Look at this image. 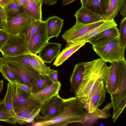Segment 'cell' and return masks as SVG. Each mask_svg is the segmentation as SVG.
<instances>
[{
	"label": "cell",
	"instance_id": "836d02e7",
	"mask_svg": "<svg viewBox=\"0 0 126 126\" xmlns=\"http://www.w3.org/2000/svg\"><path fill=\"white\" fill-rule=\"evenodd\" d=\"M42 107V105L40 103L35 106L26 117L24 121V124L34 123L35 117L41 112Z\"/></svg>",
	"mask_w": 126,
	"mask_h": 126
},
{
	"label": "cell",
	"instance_id": "8d00e7d4",
	"mask_svg": "<svg viewBox=\"0 0 126 126\" xmlns=\"http://www.w3.org/2000/svg\"><path fill=\"white\" fill-rule=\"evenodd\" d=\"M10 34L2 29L0 30V51L4 45L10 37Z\"/></svg>",
	"mask_w": 126,
	"mask_h": 126
},
{
	"label": "cell",
	"instance_id": "7bdbcfd3",
	"mask_svg": "<svg viewBox=\"0 0 126 126\" xmlns=\"http://www.w3.org/2000/svg\"><path fill=\"white\" fill-rule=\"evenodd\" d=\"M82 4V5L88 8L91 5V0H80Z\"/></svg>",
	"mask_w": 126,
	"mask_h": 126
},
{
	"label": "cell",
	"instance_id": "30bf717a",
	"mask_svg": "<svg viewBox=\"0 0 126 126\" xmlns=\"http://www.w3.org/2000/svg\"><path fill=\"white\" fill-rule=\"evenodd\" d=\"M61 86L59 81L53 83L43 90L31 93L29 98L43 105L53 97L59 95Z\"/></svg>",
	"mask_w": 126,
	"mask_h": 126
},
{
	"label": "cell",
	"instance_id": "f546056e",
	"mask_svg": "<svg viewBox=\"0 0 126 126\" xmlns=\"http://www.w3.org/2000/svg\"><path fill=\"white\" fill-rule=\"evenodd\" d=\"M7 17V20L22 12L23 9L16 2L13 0L3 8Z\"/></svg>",
	"mask_w": 126,
	"mask_h": 126
},
{
	"label": "cell",
	"instance_id": "f35d334b",
	"mask_svg": "<svg viewBox=\"0 0 126 126\" xmlns=\"http://www.w3.org/2000/svg\"><path fill=\"white\" fill-rule=\"evenodd\" d=\"M119 11L124 17L126 16V0H121V6Z\"/></svg>",
	"mask_w": 126,
	"mask_h": 126
},
{
	"label": "cell",
	"instance_id": "f5cc1de1",
	"mask_svg": "<svg viewBox=\"0 0 126 126\" xmlns=\"http://www.w3.org/2000/svg\"><path fill=\"white\" fill-rule=\"evenodd\" d=\"M3 102V99H0V105Z\"/></svg>",
	"mask_w": 126,
	"mask_h": 126
},
{
	"label": "cell",
	"instance_id": "603a6c76",
	"mask_svg": "<svg viewBox=\"0 0 126 126\" xmlns=\"http://www.w3.org/2000/svg\"><path fill=\"white\" fill-rule=\"evenodd\" d=\"M42 2H37L33 0H26L24 10L35 20L42 21Z\"/></svg>",
	"mask_w": 126,
	"mask_h": 126
},
{
	"label": "cell",
	"instance_id": "ffe728a7",
	"mask_svg": "<svg viewBox=\"0 0 126 126\" xmlns=\"http://www.w3.org/2000/svg\"><path fill=\"white\" fill-rule=\"evenodd\" d=\"M11 92L14 109L32 100L29 98L30 94L22 89L18 84H11Z\"/></svg>",
	"mask_w": 126,
	"mask_h": 126
},
{
	"label": "cell",
	"instance_id": "1f68e13d",
	"mask_svg": "<svg viewBox=\"0 0 126 126\" xmlns=\"http://www.w3.org/2000/svg\"><path fill=\"white\" fill-rule=\"evenodd\" d=\"M3 100L7 109L12 116L16 119V115L14 111L13 103L11 92V84L9 82L7 84L6 93Z\"/></svg>",
	"mask_w": 126,
	"mask_h": 126
},
{
	"label": "cell",
	"instance_id": "ab89813d",
	"mask_svg": "<svg viewBox=\"0 0 126 126\" xmlns=\"http://www.w3.org/2000/svg\"><path fill=\"white\" fill-rule=\"evenodd\" d=\"M18 85L21 88L26 92L30 94L32 93L31 88L27 85L24 84H21Z\"/></svg>",
	"mask_w": 126,
	"mask_h": 126
},
{
	"label": "cell",
	"instance_id": "4dcf8cb0",
	"mask_svg": "<svg viewBox=\"0 0 126 126\" xmlns=\"http://www.w3.org/2000/svg\"><path fill=\"white\" fill-rule=\"evenodd\" d=\"M0 121L12 124L16 123L15 118L7 109L3 100L2 103L0 105Z\"/></svg>",
	"mask_w": 126,
	"mask_h": 126
},
{
	"label": "cell",
	"instance_id": "2e32d148",
	"mask_svg": "<svg viewBox=\"0 0 126 126\" xmlns=\"http://www.w3.org/2000/svg\"><path fill=\"white\" fill-rule=\"evenodd\" d=\"M63 22V19L56 16L50 17L45 21L47 35L49 39L58 37Z\"/></svg>",
	"mask_w": 126,
	"mask_h": 126
},
{
	"label": "cell",
	"instance_id": "6da1fadb",
	"mask_svg": "<svg viewBox=\"0 0 126 126\" xmlns=\"http://www.w3.org/2000/svg\"><path fill=\"white\" fill-rule=\"evenodd\" d=\"M76 97L63 98L58 113L52 117H45L38 114L33 126H66L69 124L79 123L84 124L89 119L87 113Z\"/></svg>",
	"mask_w": 126,
	"mask_h": 126
},
{
	"label": "cell",
	"instance_id": "f1b7e54d",
	"mask_svg": "<svg viewBox=\"0 0 126 126\" xmlns=\"http://www.w3.org/2000/svg\"><path fill=\"white\" fill-rule=\"evenodd\" d=\"M52 83L47 75L44 76L40 74L32 85V93L43 90Z\"/></svg>",
	"mask_w": 126,
	"mask_h": 126
},
{
	"label": "cell",
	"instance_id": "bcb514c9",
	"mask_svg": "<svg viewBox=\"0 0 126 126\" xmlns=\"http://www.w3.org/2000/svg\"><path fill=\"white\" fill-rule=\"evenodd\" d=\"M76 0H62V5L63 6L68 4Z\"/></svg>",
	"mask_w": 126,
	"mask_h": 126
},
{
	"label": "cell",
	"instance_id": "9a60e30c",
	"mask_svg": "<svg viewBox=\"0 0 126 126\" xmlns=\"http://www.w3.org/2000/svg\"><path fill=\"white\" fill-rule=\"evenodd\" d=\"M119 30L116 26L110 28L98 33L91 38L88 42L92 46L112 41L119 37Z\"/></svg>",
	"mask_w": 126,
	"mask_h": 126
},
{
	"label": "cell",
	"instance_id": "d6986e66",
	"mask_svg": "<svg viewBox=\"0 0 126 126\" xmlns=\"http://www.w3.org/2000/svg\"><path fill=\"white\" fill-rule=\"evenodd\" d=\"M63 100L58 95L42 105L41 112L43 116L49 117L56 115L59 112Z\"/></svg>",
	"mask_w": 126,
	"mask_h": 126
},
{
	"label": "cell",
	"instance_id": "7a4b0ae2",
	"mask_svg": "<svg viewBox=\"0 0 126 126\" xmlns=\"http://www.w3.org/2000/svg\"><path fill=\"white\" fill-rule=\"evenodd\" d=\"M83 63L84 68L82 82L75 94V97L87 109L97 81L103 79L105 86L107 84L110 66H108L106 63L101 58L83 62Z\"/></svg>",
	"mask_w": 126,
	"mask_h": 126
},
{
	"label": "cell",
	"instance_id": "e0dca14e",
	"mask_svg": "<svg viewBox=\"0 0 126 126\" xmlns=\"http://www.w3.org/2000/svg\"><path fill=\"white\" fill-rule=\"evenodd\" d=\"M117 24L114 19L111 20H105L100 25L92 29L84 35L71 43L88 42L91 38L98 33L107 29L114 26L117 27Z\"/></svg>",
	"mask_w": 126,
	"mask_h": 126
},
{
	"label": "cell",
	"instance_id": "ac0fdd59",
	"mask_svg": "<svg viewBox=\"0 0 126 126\" xmlns=\"http://www.w3.org/2000/svg\"><path fill=\"white\" fill-rule=\"evenodd\" d=\"M86 43H67L65 47L59 54L53 63L55 66L58 67L70 57Z\"/></svg>",
	"mask_w": 126,
	"mask_h": 126
},
{
	"label": "cell",
	"instance_id": "d6a6232c",
	"mask_svg": "<svg viewBox=\"0 0 126 126\" xmlns=\"http://www.w3.org/2000/svg\"><path fill=\"white\" fill-rule=\"evenodd\" d=\"M88 8L104 16L106 13V11L103 0H91V4Z\"/></svg>",
	"mask_w": 126,
	"mask_h": 126
},
{
	"label": "cell",
	"instance_id": "c3c4849f",
	"mask_svg": "<svg viewBox=\"0 0 126 126\" xmlns=\"http://www.w3.org/2000/svg\"><path fill=\"white\" fill-rule=\"evenodd\" d=\"M3 83V80L0 81V93L2 91Z\"/></svg>",
	"mask_w": 126,
	"mask_h": 126
},
{
	"label": "cell",
	"instance_id": "7402d4cb",
	"mask_svg": "<svg viewBox=\"0 0 126 126\" xmlns=\"http://www.w3.org/2000/svg\"><path fill=\"white\" fill-rule=\"evenodd\" d=\"M84 67L83 62L76 64L70 79L71 91L76 93L81 83Z\"/></svg>",
	"mask_w": 126,
	"mask_h": 126
},
{
	"label": "cell",
	"instance_id": "8fae6325",
	"mask_svg": "<svg viewBox=\"0 0 126 126\" xmlns=\"http://www.w3.org/2000/svg\"><path fill=\"white\" fill-rule=\"evenodd\" d=\"M106 91L104 80H98L89 101L87 109L88 113L94 112L104 101Z\"/></svg>",
	"mask_w": 126,
	"mask_h": 126
},
{
	"label": "cell",
	"instance_id": "277c9868",
	"mask_svg": "<svg viewBox=\"0 0 126 126\" xmlns=\"http://www.w3.org/2000/svg\"><path fill=\"white\" fill-rule=\"evenodd\" d=\"M33 19L24 10L21 13L5 21L1 29L9 34L19 35L31 24Z\"/></svg>",
	"mask_w": 126,
	"mask_h": 126
},
{
	"label": "cell",
	"instance_id": "83f0119b",
	"mask_svg": "<svg viewBox=\"0 0 126 126\" xmlns=\"http://www.w3.org/2000/svg\"><path fill=\"white\" fill-rule=\"evenodd\" d=\"M112 107V103L111 102L107 104L101 109L97 108L93 112L87 113L89 119L91 118L92 119H93L95 121L99 119H107L110 116V110Z\"/></svg>",
	"mask_w": 126,
	"mask_h": 126
},
{
	"label": "cell",
	"instance_id": "7dc6e473",
	"mask_svg": "<svg viewBox=\"0 0 126 126\" xmlns=\"http://www.w3.org/2000/svg\"><path fill=\"white\" fill-rule=\"evenodd\" d=\"M106 11L108 9L110 0H103Z\"/></svg>",
	"mask_w": 126,
	"mask_h": 126
},
{
	"label": "cell",
	"instance_id": "3957f363",
	"mask_svg": "<svg viewBox=\"0 0 126 126\" xmlns=\"http://www.w3.org/2000/svg\"><path fill=\"white\" fill-rule=\"evenodd\" d=\"M95 53L104 61L112 63L124 60L125 49L119 37L112 41L92 46Z\"/></svg>",
	"mask_w": 126,
	"mask_h": 126
},
{
	"label": "cell",
	"instance_id": "8992f818",
	"mask_svg": "<svg viewBox=\"0 0 126 126\" xmlns=\"http://www.w3.org/2000/svg\"><path fill=\"white\" fill-rule=\"evenodd\" d=\"M10 36L0 51L3 57H15L29 53L24 41L19 35L10 34Z\"/></svg>",
	"mask_w": 126,
	"mask_h": 126
},
{
	"label": "cell",
	"instance_id": "ba28073f",
	"mask_svg": "<svg viewBox=\"0 0 126 126\" xmlns=\"http://www.w3.org/2000/svg\"><path fill=\"white\" fill-rule=\"evenodd\" d=\"M104 19L93 23L85 24L76 23L72 27L65 31L62 35L63 39L67 43L84 35L92 29L103 23Z\"/></svg>",
	"mask_w": 126,
	"mask_h": 126
},
{
	"label": "cell",
	"instance_id": "60d3db41",
	"mask_svg": "<svg viewBox=\"0 0 126 126\" xmlns=\"http://www.w3.org/2000/svg\"><path fill=\"white\" fill-rule=\"evenodd\" d=\"M0 19L6 21L7 17L3 8L0 6Z\"/></svg>",
	"mask_w": 126,
	"mask_h": 126
},
{
	"label": "cell",
	"instance_id": "7c38bea8",
	"mask_svg": "<svg viewBox=\"0 0 126 126\" xmlns=\"http://www.w3.org/2000/svg\"><path fill=\"white\" fill-rule=\"evenodd\" d=\"M74 16L76 18V23H77L90 24L104 20L103 16L82 5L76 12Z\"/></svg>",
	"mask_w": 126,
	"mask_h": 126
},
{
	"label": "cell",
	"instance_id": "db71d44e",
	"mask_svg": "<svg viewBox=\"0 0 126 126\" xmlns=\"http://www.w3.org/2000/svg\"></svg>",
	"mask_w": 126,
	"mask_h": 126
},
{
	"label": "cell",
	"instance_id": "d4e9b609",
	"mask_svg": "<svg viewBox=\"0 0 126 126\" xmlns=\"http://www.w3.org/2000/svg\"><path fill=\"white\" fill-rule=\"evenodd\" d=\"M0 72L4 79L11 84H23L15 72L3 62L0 67Z\"/></svg>",
	"mask_w": 126,
	"mask_h": 126
},
{
	"label": "cell",
	"instance_id": "52a82bcc",
	"mask_svg": "<svg viewBox=\"0 0 126 126\" xmlns=\"http://www.w3.org/2000/svg\"><path fill=\"white\" fill-rule=\"evenodd\" d=\"M45 21H43L31 38L28 47V52L37 54L48 42Z\"/></svg>",
	"mask_w": 126,
	"mask_h": 126
},
{
	"label": "cell",
	"instance_id": "5b68a950",
	"mask_svg": "<svg viewBox=\"0 0 126 126\" xmlns=\"http://www.w3.org/2000/svg\"><path fill=\"white\" fill-rule=\"evenodd\" d=\"M3 61L5 64L15 72L23 84L31 88L34 81L40 75L34 68L28 65L18 62Z\"/></svg>",
	"mask_w": 126,
	"mask_h": 126
},
{
	"label": "cell",
	"instance_id": "44dd1931",
	"mask_svg": "<svg viewBox=\"0 0 126 126\" xmlns=\"http://www.w3.org/2000/svg\"><path fill=\"white\" fill-rule=\"evenodd\" d=\"M39 103L37 102L32 100L15 109L16 123L20 125L24 124V120L28 114Z\"/></svg>",
	"mask_w": 126,
	"mask_h": 126
},
{
	"label": "cell",
	"instance_id": "ee69618b",
	"mask_svg": "<svg viewBox=\"0 0 126 126\" xmlns=\"http://www.w3.org/2000/svg\"><path fill=\"white\" fill-rule=\"evenodd\" d=\"M13 0H0V6L3 8Z\"/></svg>",
	"mask_w": 126,
	"mask_h": 126
},
{
	"label": "cell",
	"instance_id": "74e56055",
	"mask_svg": "<svg viewBox=\"0 0 126 126\" xmlns=\"http://www.w3.org/2000/svg\"><path fill=\"white\" fill-rule=\"evenodd\" d=\"M58 71L57 70L51 69L47 75L53 83H57L59 81L57 75Z\"/></svg>",
	"mask_w": 126,
	"mask_h": 126
},
{
	"label": "cell",
	"instance_id": "b9f144b4",
	"mask_svg": "<svg viewBox=\"0 0 126 126\" xmlns=\"http://www.w3.org/2000/svg\"><path fill=\"white\" fill-rule=\"evenodd\" d=\"M43 4L48 5H52L56 4L58 0H42Z\"/></svg>",
	"mask_w": 126,
	"mask_h": 126
},
{
	"label": "cell",
	"instance_id": "11a10c76",
	"mask_svg": "<svg viewBox=\"0 0 126 126\" xmlns=\"http://www.w3.org/2000/svg\"></svg>",
	"mask_w": 126,
	"mask_h": 126
},
{
	"label": "cell",
	"instance_id": "d590c367",
	"mask_svg": "<svg viewBox=\"0 0 126 126\" xmlns=\"http://www.w3.org/2000/svg\"><path fill=\"white\" fill-rule=\"evenodd\" d=\"M126 99L122 101L116 109L113 111L112 119L114 122L120 115L122 113L126 106Z\"/></svg>",
	"mask_w": 126,
	"mask_h": 126
},
{
	"label": "cell",
	"instance_id": "484cf974",
	"mask_svg": "<svg viewBox=\"0 0 126 126\" xmlns=\"http://www.w3.org/2000/svg\"><path fill=\"white\" fill-rule=\"evenodd\" d=\"M43 21L35 20L33 19L31 24L19 34L24 41L27 49L31 38Z\"/></svg>",
	"mask_w": 126,
	"mask_h": 126
},
{
	"label": "cell",
	"instance_id": "4316f807",
	"mask_svg": "<svg viewBox=\"0 0 126 126\" xmlns=\"http://www.w3.org/2000/svg\"><path fill=\"white\" fill-rule=\"evenodd\" d=\"M121 6V0H110L104 16L105 20L114 19L117 15Z\"/></svg>",
	"mask_w": 126,
	"mask_h": 126
},
{
	"label": "cell",
	"instance_id": "4fadbf2b",
	"mask_svg": "<svg viewBox=\"0 0 126 126\" xmlns=\"http://www.w3.org/2000/svg\"><path fill=\"white\" fill-rule=\"evenodd\" d=\"M111 63L107 83L105 86L106 91L109 93L111 96L117 93L120 80L118 62H114Z\"/></svg>",
	"mask_w": 126,
	"mask_h": 126
},
{
	"label": "cell",
	"instance_id": "e575fe53",
	"mask_svg": "<svg viewBox=\"0 0 126 126\" xmlns=\"http://www.w3.org/2000/svg\"><path fill=\"white\" fill-rule=\"evenodd\" d=\"M119 38L123 47L125 48L126 45V16L121 21L120 26Z\"/></svg>",
	"mask_w": 126,
	"mask_h": 126
},
{
	"label": "cell",
	"instance_id": "816d5d0a",
	"mask_svg": "<svg viewBox=\"0 0 126 126\" xmlns=\"http://www.w3.org/2000/svg\"><path fill=\"white\" fill-rule=\"evenodd\" d=\"M33 0L37 2H42V0Z\"/></svg>",
	"mask_w": 126,
	"mask_h": 126
},
{
	"label": "cell",
	"instance_id": "5bb4252c",
	"mask_svg": "<svg viewBox=\"0 0 126 126\" xmlns=\"http://www.w3.org/2000/svg\"><path fill=\"white\" fill-rule=\"evenodd\" d=\"M62 45L48 42L39 51L38 56L44 62L51 63L59 54Z\"/></svg>",
	"mask_w": 126,
	"mask_h": 126
},
{
	"label": "cell",
	"instance_id": "f6af8a7d",
	"mask_svg": "<svg viewBox=\"0 0 126 126\" xmlns=\"http://www.w3.org/2000/svg\"><path fill=\"white\" fill-rule=\"evenodd\" d=\"M17 3L23 9L26 3V0H15Z\"/></svg>",
	"mask_w": 126,
	"mask_h": 126
},
{
	"label": "cell",
	"instance_id": "f907efd6",
	"mask_svg": "<svg viewBox=\"0 0 126 126\" xmlns=\"http://www.w3.org/2000/svg\"><path fill=\"white\" fill-rule=\"evenodd\" d=\"M3 63V61L1 59V58H0V67L1 66V64Z\"/></svg>",
	"mask_w": 126,
	"mask_h": 126
},
{
	"label": "cell",
	"instance_id": "cb8c5ba5",
	"mask_svg": "<svg viewBox=\"0 0 126 126\" xmlns=\"http://www.w3.org/2000/svg\"><path fill=\"white\" fill-rule=\"evenodd\" d=\"M30 57L32 67L40 75L45 76L51 71V69L50 67L47 66L37 54L30 53Z\"/></svg>",
	"mask_w": 126,
	"mask_h": 126
},
{
	"label": "cell",
	"instance_id": "9c48e42d",
	"mask_svg": "<svg viewBox=\"0 0 126 126\" xmlns=\"http://www.w3.org/2000/svg\"><path fill=\"white\" fill-rule=\"evenodd\" d=\"M119 69L120 80L117 93L111 96L114 111L119 105L126 99V62L125 60L118 62Z\"/></svg>",
	"mask_w": 126,
	"mask_h": 126
},
{
	"label": "cell",
	"instance_id": "681fc988",
	"mask_svg": "<svg viewBox=\"0 0 126 126\" xmlns=\"http://www.w3.org/2000/svg\"><path fill=\"white\" fill-rule=\"evenodd\" d=\"M5 21L2 19H0V29L1 28Z\"/></svg>",
	"mask_w": 126,
	"mask_h": 126
}]
</instances>
